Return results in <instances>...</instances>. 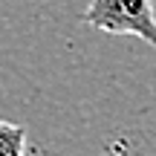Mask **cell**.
Segmentation results:
<instances>
[{
  "label": "cell",
  "instance_id": "cell-1",
  "mask_svg": "<svg viewBox=\"0 0 156 156\" xmlns=\"http://www.w3.org/2000/svg\"><path fill=\"white\" fill-rule=\"evenodd\" d=\"M81 20L110 35H133L156 46V12L151 0H90Z\"/></svg>",
  "mask_w": 156,
  "mask_h": 156
},
{
  "label": "cell",
  "instance_id": "cell-2",
  "mask_svg": "<svg viewBox=\"0 0 156 156\" xmlns=\"http://www.w3.org/2000/svg\"><path fill=\"white\" fill-rule=\"evenodd\" d=\"M0 156H26V127L0 122Z\"/></svg>",
  "mask_w": 156,
  "mask_h": 156
}]
</instances>
